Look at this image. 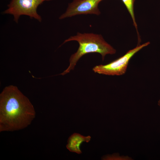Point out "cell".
Returning a JSON list of instances; mask_svg holds the SVG:
<instances>
[{"label": "cell", "mask_w": 160, "mask_h": 160, "mask_svg": "<svg viewBox=\"0 0 160 160\" xmlns=\"http://www.w3.org/2000/svg\"><path fill=\"white\" fill-rule=\"evenodd\" d=\"M35 115L33 105L16 86L4 89L0 95V132L25 128Z\"/></svg>", "instance_id": "obj_1"}, {"label": "cell", "mask_w": 160, "mask_h": 160, "mask_svg": "<svg viewBox=\"0 0 160 160\" xmlns=\"http://www.w3.org/2000/svg\"><path fill=\"white\" fill-rule=\"evenodd\" d=\"M72 41H77L79 46L76 52L71 56L68 68L60 74L62 75L73 70L78 60L84 55L91 53H98L101 55L103 60L106 55L114 54L116 52L100 34L78 32L76 35L71 36L65 40L63 44Z\"/></svg>", "instance_id": "obj_2"}, {"label": "cell", "mask_w": 160, "mask_h": 160, "mask_svg": "<svg viewBox=\"0 0 160 160\" xmlns=\"http://www.w3.org/2000/svg\"><path fill=\"white\" fill-rule=\"evenodd\" d=\"M150 44L149 42L138 45L129 50L125 54L113 61L105 65L95 66L92 69L95 72L100 74L111 76H120L124 74L132 57L138 52Z\"/></svg>", "instance_id": "obj_3"}, {"label": "cell", "mask_w": 160, "mask_h": 160, "mask_svg": "<svg viewBox=\"0 0 160 160\" xmlns=\"http://www.w3.org/2000/svg\"><path fill=\"white\" fill-rule=\"evenodd\" d=\"M52 0H11L8 5V9L3 12L4 14L13 15L14 20L16 23L21 15L29 16L30 18H34L41 22L42 19L37 13L38 7L44 1Z\"/></svg>", "instance_id": "obj_4"}, {"label": "cell", "mask_w": 160, "mask_h": 160, "mask_svg": "<svg viewBox=\"0 0 160 160\" xmlns=\"http://www.w3.org/2000/svg\"><path fill=\"white\" fill-rule=\"evenodd\" d=\"M103 0H73L68 4L66 12L59 17L60 19L81 14L99 15L100 12L98 8Z\"/></svg>", "instance_id": "obj_5"}, {"label": "cell", "mask_w": 160, "mask_h": 160, "mask_svg": "<svg viewBox=\"0 0 160 160\" xmlns=\"http://www.w3.org/2000/svg\"><path fill=\"white\" fill-rule=\"evenodd\" d=\"M91 138L90 136H84L79 134L75 133L69 137L66 145V148L71 152L81 154L82 153L80 148L81 144L84 142L88 143Z\"/></svg>", "instance_id": "obj_6"}, {"label": "cell", "mask_w": 160, "mask_h": 160, "mask_svg": "<svg viewBox=\"0 0 160 160\" xmlns=\"http://www.w3.org/2000/svg\"><path fill=\"white\" fill-rule=\"evenodd\" d=\"M126 7L132 19L134 25L137 32L138 37V33L137 31V25L136 22L134 10V4L135 0H121Z\"/></svg>", "instance_id": "obj_7"}, {"label": "cell", "mask_w": 160, "mask_h": 160, "mask_svg": "<svg viewBox=\"0 0 160 160\" xmlns=\"http://www.w3.org/2000/svg\"><path fill=\"white\" fill-rule=\"evenodd\" d=\"M102 160H131L132 158L128 156H120L118 153H114L112 155L108 154L103 156Z\"/></svg>", "instance_id": "obj_8"}, {"label": "cell", "mask_w": 160, "mask_h": 160, "mask_svg": "<svg viewBox=\"0 0 160 160\" xmlns=\"http://www.w3.org/2000/svg\"><path fill=\"white\" fill-rule=\"evenodd\" d=\"M158 105L160 107V99L159 100V101H158Z\"/></svg>", "instance_id": "obj_9"}]
</instances>
